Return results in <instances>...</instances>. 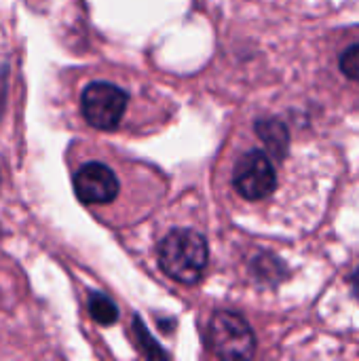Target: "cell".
<instances>
[{"label":"cell","mask_w":359,"mask_h":361,"mask_svg":"<svg viewBox=\"0 0 359 361\" xmlns=\"http://www.w3.org/2000/svg\"><path fill=\"white\" fill-rule=\"evenodd\" d=\"M256 133L264 146L281 161L290 150V131L279 118H260L256 123Z\"/></svg>","instance_id":"obj_6"},{"label":"cell","mask_w":359,"mask_h":361,"mask_svg":"<svg viewBox=\"0 0 359 361\" xmlns=\"http://www.w3.org/2000/svg\"><path fill=\"white\" fill-rule=\"evenodd\" d=\"M209 250L201 233L190 228L171 231L159 245V264L167 277L178 283H197L207 267Z\"/></svg>","instance_id":"obj_1"},{"label":"cell","mask_w":359,"mask_h":361,"mask_svg":"<svg viewBox=\"0 0 359 361\" xmlns=\"http://www.w3.org/2000/svg\"><path fill=\"white\" fill-rule=\"evenodd\" d=\"M339 66H341V72L351 78V80H358L359 82V42L351 44L349 49L343 51L341 59H339Z\"/></svg>","instance_id":"obj_8"},{"label":"cell","mask_w":359,"mask_h":361,"mask_svg":"<svg viewBox=\"0 0 359 361\" xmlns=\"http://www.w3.org/2000/svg\"><path fill=\"white\" fill-rule=\"evenodd\" d=\"M72 186L78 201L93 209L112 207L121 192L116 171L102 161L83 163L72 176Z\"/></svg>","instance_id":"obj_5"},{"label":"cell","mask_w":359,"mask_h":361,"mask_svg":"<svg viewBox=\"0 0 359 361\" xmlns=\"http://www.w3.org/2000/svg\"><path fill=\"white\" fill-rule=\"evenodd\" d=\"M207 343L222 360H250L256 353V336L250 324L233 311H216L212 315Z\"/></svg>","instance_id":"obj_3"},{"label":"cell","mask_w":359,"mask_h":361,"mask_svg":"<svg viewBox=\"0 0 359 361\" xmlns=\"http://www.w3.org/2000/svg\"><path fill=\"white\" fill-rule=\"evenodd\" d=\"M78 106L87 125L99 131H116L131 110V95L129 89L116 80L95 78L83 87Z\"/></svg>","instance_id":"obj_2"},{"label":"cell","mask_w":359,"mask_h":361,"mask_svg":"<svg viewBox=\"0 0 359 361\" xmlns=\"http://www.w3.org/2000/svg\"><path fill=\"white\" fill-rule=\"evenodd\" d=\"M233 188L245 201H262L277 188V171L264 150H248L233 169Z\"/></svg>","instance_id":"obj_4"},{"label":"cell","mask_w":359,"mask_h":361,"mask_svg":"<svg viewBox=\"0 0 359 361\" xmlns=\"http://www.w3.org/2000/svg\"><path fill=\"white\" fill-rule=\"evenodd\" d=\"M89 313L102 326H110V324H114L118 319L116 305L110 298L102 296V294H91L89 296Z\"/></svg>","instance_id":"obj_7"},{"label":"cell","mask_w":359,"mask_h":361,"mask_svg":"<svg viewBox=\"0 0 359 361\" xmlns=\"http://www.w3.org/2000/svg\"><path fill=\"white\" fill-rule=\"evenodd\" d=\"M258 267H260V277L262 279H273V281H279L281 279V271H284V267H281V262L277 260V258H273V256H262V258H258V262H256Z\"/></svg>","instance_id":"obj_9"},{"label":"cell","mask_w":359,"mask_h":361,"mask_svg":"<svg viewBox=\"0 0 359 361\" xmlns=\"http://www.w3.org/2000/svg\"><path fill=\"white\" fill-rule=\"evenodd\" d=\"M351 288H353V294L359 298V267H358V271L351 275Z\"/></svg>","instance_id":"obj_10"}]
</instances>
